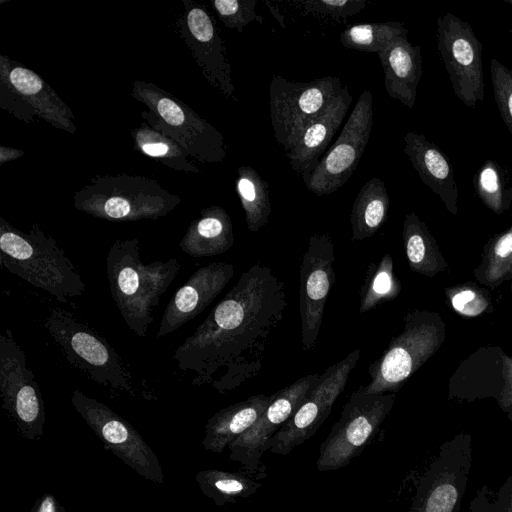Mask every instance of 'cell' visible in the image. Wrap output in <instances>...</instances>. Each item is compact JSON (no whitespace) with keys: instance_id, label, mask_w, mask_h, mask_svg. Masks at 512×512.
Segmentation results:
<instances>
[{"instance_id":"6","label":"cell","mask_w":512,"mask_h":512,"mask_svg":"<svg viewBox=\"0 0 512 512\" xmlns=\"http://www.w3.org/2000/svg\"><path fill=\"white\" fill-rule=\"evenodd\" d=\"M131 96L147 107L145 122L182 146L201 162L218 163L227 157L223 134L186 103L154 83L135 80Z\"/></svg>"},{"instance_id":"18","label":"cell","mask_w":512,"mask_h":512,"mask_svg":"<svg viewBox=\"0 0 512 512\" xmlns=\"http://www.w3.org/2000/svg\"><path fill=\"white\" fill-rule=\"evenodd\" d=\"M176 32L192 54L205 79L226 98L237 100L225 42L214 18L202 4L182 0Z\"/></svg>"},{"instance_id":"10","label":"cell","mask_w":512,"mask_h":512,"mask_svg":"<svg viewBox=\"0 0 512 512\" xmlns=\"http://www.w3.org/2000/svg\"><path fill=\"white\" fill-rule=\"evenodd\" d=\"M343 88L338 77L326 76L295 82L273 75L269 86V109L274 137L285 152L298 141L305 128Z\"/></svg>"},{"instance_id":"30","label":"cell","mask_w":512,"mask_h":512,"mask_svg":"<svg viewBox=\"0 0 512 512\" xmlns=\"http://www.w3.org/2000/svg\"><path fill=\"white\" fill-rule=\"evenodd\" d=\"M134 147L142 154L161 162L168 168L199 173L198 167L189 160V153L174 140L158 132L145 121L130 131Z\"/></svg>"},{"instance_id":"3","label":"cell","mask_w":512,"mask_h":512,"mask_svg":"<svg viewBox=\"0 0 512 512\" xmlns=\"http://www.w3.org/2000/svg\"><path fill=\"white\" fill-rule=\"evenodd\" d=\"M0 264L61 303L86 291V284L72 260L37 223L23 232L0 216Z\"/></svg>"},{"instance_id":"45","label":"cell","mask_w":512,"mask_h":512,"mask_svg":"<svg viewBox=\"0 0 512 512\" xmlns=\"http://www.w3.org/2000/svg\"><path fill=\"white\" fill-rule=\"evenodd\" d=\"M508 418L512 422V408L508 411Z\"/></svg>"},{"instance_id":"39","label":"cell","mask_w":512,"mask_h":512,"mask_svg":"<svg viewBox=\"0 0 512 512\" xmlns=\"http://www.w3.org/2000/svg\"><path fill=\"white\" fill-rule=\"evenodd\" d=\"M306 12L330 16L333 18H348L363 10L366 2L362 0H310L302 1Z\"/></svg>"},{"instance_id":"35","label":"cell","mask_w":512,"mask_h":512,"mask_svg":"<svg viewBox=\"0 0 512 512\" xmlns=\"http://www.w3.org/2000/svg\"><path fill=\"white\" fill-rule=\"evenodd\" d=\"M490 74L496 106L502 121L512 134V69L492 58Z\"/></svg>"},{"instance_id":"2","label":"cell","mask_w":512,"mask_h":512,"mask_svg":"<svg viewBox=\"0 0 512 512\" xmlns=\"http://www.w3.org/2000/svg\"><path fill=\"white\" fill-rule=\"evenodd\" d=\"M138 238L115 240L106 256L111 296L127 327L147 337L153 311L180 271L176 258L144 263Z\"/></svg>"},{"instance_id":"32","label":"cell","mask_w":512,"mask_h":512,"mask_svg":"<svg viewBox=\"0 0 512 512\" xmlns=\"http://www.w3.org/2000/svg\"><path fill=\"white\" fill-rule=\"evenodd\" d=\"M401 292V283L394 272L393 259L385 253L371 263L360 288L359 313H366L379 305L394 300Z\"/></svg>"},{"instance_id":"21","label":"cell","mask_w":512,"mask_h":512,"mask_svg":"<svg viewBox=\"0 0 512 512\" xmlns=\"http://www.w3.org/2000/svg\"><path fill=\"white\" fill-rule=\"evenodd\" d=\"M352 103L349 88L343 86L322 113L303 131L298 141L286 152L289 164L304 184L311 177L321 157L327 152Z\"/></svg>"},{"instance_id":"17","label":"cell","mask_w":512,"mask_h":512,"mask_svg":"<svg viewBox=\"0 0 512 512\" xmlns=\"http://www.w3.org/2000/svg\"><path fill=\"white\" fill-rule=\"evenodd\" d=\"M334 260V244L329 234L312 235L299 271L300 338L306 352L318 342L325 305L335 282Z\"/></svg>"},{"instance_id":"29","label":"cell","mask_w":512,"mask_h":512,"mask_svg":"<svg viewBox=\"0 0 512 512\" xmlns=\"http://www.w3.org/2000/svg\"><path fill=\"white\" fill-rule=\"evenodd\" d=\"M258 479L246 472L216 469L201 470L195 477L201 492L217 506L235 504L239 499L252 496L261 488Z\"/></svg>"},{"instance_id":"42","label":"cell","mask_w":512,"mask_h":512,"mask_svg":"<svg viewBox=\"0 0 512 512\" xmlns=\"http://www.w3.org/2000/svg\"><path fill=\"white\" fill-rule=\"evenodd\" d=\"M25 154L23 150L11 148L8 146H0V165L6 162L16 160Z\"/></svg>"},{"instance_id":"15","label":"cell","mask_w":512,"mask_h":512,"mask_svg":"<svg viewBox=\"0 0 512 512\" xmlns=\"http://www.w3.org/2000/svg\"><path fill=\"white\" fill-rule=\"evenodd\" d=\"M359 357L360 349H355L319 375L292 416L270 440L271 453L288 455L316 433L345 389Z\"/></svg>"},{"instance_id":"16","label":"cell","mask_w":512,"mask_h":512,"mask_svg":"<svg viewBox=\"0 0 512 512\" xmlns=\"http://www.w3.org/2000/svg\"><path fill=\"white\" fill-rule=\"evenodd\" d=\"M373 96L364 90L337 140L321 158L306 188L325 196L342 187L357 169L373 126Z\"/></svg>"},{"instance_id":"33","label":"cell","mask_w":512,"mask_h":512,"mask_svg":"<svg viewBox=\"0 0 512 512\" xmlns=\"http://www.w3.org/2000/svg\"><path fill=\"white\" fill-rule=\"evenodd\" d=\"M404 36L408 30L400 22L360 23L341 32L340 42L347 49L378 54Z\"/></svg>"},{"instance_id":"28","label":"cell","mask_w":512,"mask_h":512,"mask_svg":"<svg viewBox=\"0 0 512 512\" xmlns=\"http://www.w3.org/2000/svg\"><path fill=\"white\" fill-rule=\"evenodd\" d=\"M235 190L239 197L246 226L251 232H258L269 222L271 201L269 184L250 166L237 170Z\"/></svg>"},{"instance_id":"11","label":"cell","mask_w":512,"mask_h":512,"mask_svg":"<svg viewBox=\"0 0 512 512\" xmlns=\"http://www.w3.org/2000/svg\"><path fill=\"white\" fill-rule=\"evenodd\" d=\"M472 462L469 433L460 432L442 444L418 480L409 512H459Z\"/></svg>"},{"instance_id":"13","label":"cell","mask_w":512,"mask_h":512,"mask_svg":"<svg viewBox=\"0 0 512 512\" xmlns=\"http://www.w3.org/2000/svg\"><path fill=\"white\" fill-rule=\"evenodd\" d=\"M71 403L107 450L143 478L159 484L164 482L157 455L129 422L104 403L77 389L71 394Z\"/></svg>"},{"instance_id":"8","label":"cell","mask_w":512,"mask_h":512,"mask_svg":"<svg viewBox=\"0 0 512 512\" xmlns=\"http://www.w3.org/2000/svg\"><path fill=\"white\" fill-rule=\"evenodd\" d=\"M395 398V393L366 394L360 387L355 390L320 445L318 471H335L350 464L373 439Z\"/></svg>"},{"instance_id":"23","label":"cell","mask_w":512,"mask_h":512,"mask_svg":"<svg viewBox=\"0 0 512 512\" xmlns=\"http://www.w3.org/2000/svg\"><path fill=\"white\" fill-rule=\"evenodd\" d=\"M377 55L384 71L387 94L404 106L412 108L422 76L420 46L412 45L408 36H404Z\"/></svg>"},{"instance_id":"24","label":"cell","mask_w":512,"mask_h":512,"mask_svg":"<svg viewBox=\"0 0 512 512\" xmlns=\"http://www.w3.org/2000/svg\"><path fill=\"white\" fill-rule=\"evenodd\" d=\"M274 397L275 393L253 395L216 412L205 424V450L222 453L258 420Z\"/></svg>"},{"instance_id":"31","label":"cell","mask_w":512,"mask_h":512,"mask_svg":"<svg viewBox=\"0 0 512 512\" xmlns=\"http://www.w3.org/2000/svg\"><path fill=\"white\" fill-rule=\"evenodd\" d=\"M475 194L492 212L502 215L512 205V185L507 169L497 161H484L472 179Z\"/></svg>"},{"instance_id":"40","label":"cell","mask_w":512,"mask_h":512,"mask_svg":"<svg viewBox=\"0 0 512 512\" xmlns=\"http://www.w3.org/2000/svg\"><path fill=\"white\" fill-rule=\"evenodd\" d=\"M504 387L498 396L500 407L508 411L512 406V358L506 354L502 355Z\"/></svg>"},{"instance_id":"34","label":"cell","mask_w":512,"mask_h":512,"mask_svg":"<svg viewBox=\"0 0 512 512\" xmlns=\"http://www.w3.org/2000/svg\"><path fill=\"white\" fill-rule=\"evenodd\" d=\"M512 276V226L491 241L485 258L483 278L495 287Z\"/></svg>"},{"instance_id":"37","label":"cell","mask_w":512,"mask_h":512,"mask_svg":"<svg viewBox=\"0 0 512 512\" xmlns=\"http://www.w3.org/2000/svg\"><path fill=\"white\" fill-rule=\"evenodd\" d=\"M445 291L452 308L464 317L479 316L491 307L490 297L475 285L452 286Z\"/></svg>"},{"instance_id":"19","label":"cell","mask_w":512,"mask_h":512,"mask_svg":"<svg viewBox=\"0 0 512 512\" xmlns=\"http://www.w3.org/2000/svg\"><path fill=\"white\" fill-rule=\"evenodd\" d=\"M319 373L308 374L275 393V397L258 420L229 446V459L244 471L260 476L261 459L270 440L303 401Z\"/></svg>"},{"instance_id":"9","label":"cell","mask_w":512,"mask_h":512,"mask_svg":"<svg viewBox=\"0 0 512 512\" xmlns=\"http://www.w3.org/2000/svg\"><path fill=\"white\" fill-rule=\"evenodd\" d=\"M0 108L18 120H43L74 134L75 116L56 91L36 72L0 55Z\"/></svg>"},{"instance_id":"14","label":"cell","mask_w":512,"mask_h":512,"mask_svg":"<svg viewBox=\"0 0 512 512\" xmlns=\"http://www.w3.org/2000/svg\"><path fill=\"white\" fill-rule=\"evenodd\" d=\"M439 57L454 95L467 107L484 100L482 49L472 26L451 12L436 20Z\"/></svg>"},{"instance_id":"4","label":"cell","mask_w":512,"mask_h":512,"mask_svg":"<svg viewBox=\"0 0 512 512\" xmlns=\"http://www.w3.org/2000/svg\"><path fill=\"white\" fill-rule=\"evenodd\" d=\"M180 202L155 179L127 173L96 175L73 195L77 210L111 222L157 220Z\"/></svg>"},{"instance_id":"43","label":"cell","mask_w":512,"mask_h":512,"mask_svg":"<svg viewBox=\"0 0 512 512\" xmlns=\"http://www.w3.org/2000/svg\"><path fill=\"white\" fill-rule=\"evenodd\" d=\"M266 4L270 7V11L273 13V15H275L274 17L275 18L277 17V20L279 21L281 26H284L283 16L281 14H279L278 9H276L275 7H272L270 2H266Z\"/></svg>"},{"instance_id":"36","label":"cell","mask_w":512,"mask_h":512,"mask_svg":"<svg viewBox=\"0 0 512 512\" xmlns=\"http://www.w3.org/2000/svg\"><path fill=\"white\" fill-rule=\"evenodd\" d=\"M211 4L224 26L239 33L253 21L263 23L255 11L257 0H213Z\"/></svg>"},{"instance_id":"41","label":"cell","mask_w":512,"mask_h":512,"mask_svg":"<svg viewBox=\"0 0 512 512\" xmlns=\"http://www.w3.org/2000/svg\"><path fill=\"white\" fill-rule=\"evenodd\" d=\"M30 512H66L65 508L50 493L37 499Z\"/></svg>"},{"instance_id":"46","label":"cell","mask_w":512,"mask_h":512,"mask_svg":"<svg viewBox=\"0 0 512 512\" xmlns=\"http://www.w3.org/2000/svg\"><path fill=\"white\" fill-rule=\"evenodd\" d=\"M506 2L512 5V0H506Z\"/></svg>"},{"instance_id":"27","label":"cell","mask_w":512,"mask_h":512,"mask_svg":"<svg viewBox=\"0 0 512 512\" xmlns=\"http://www.w3.org/2000/svg\"><path fill=\"white\" fill-rule=\"evenodd\" d=\"M405 253L410 269L433 277L444 271L447 263L426 224L414 213H407L402 230Z\"/></svg>"},{"instance_id":"22","label":"cell","mask_w":512,"mask_h":512,"mask_svg":"<svg viewBox=\"0 0 512 512\" xmlns=\"http://www.w3.org/2000/svg\"><path fill=\"white\" fill-rule=\"evenodd\" d=\"M404 153L421 181L439 196L453 215L458 211V188L448 156L425 135L408 131L404 135Z\"/></svg>"},{"instance_id":"44","label":"cell","mask_w":512,"mask_h":512,"mask_svg":"<svg viewBox=\"0 0 512 512\" xmlns=\"http://www.w3.org/2000/svg\"><path fill=\"white\" fill-rule=\"evenodd\" d=\"M467 512H477L475 506L472 503H470V506H469V509Z\"/></svg>"},{"instance_id":"1","label":"cell","mask_w":512,"mask_h":512,"mask_svg":"<svg viewBox=\"0 0 512 512\" xmlns=\"http://www.w3.org/2000/svg\"><path fill=\"white\" fill-rule=\"evenodd\" d=\"M288 305L285 283L270 266L256 263L204 321L175 350L173 359L195 386L210 385L221 394L257 377L276 328Z\"/></svg>"},{"instance_id":"48","label":"cell","mask_w":512,"mask_h":512,"mask_svg":"<svg viewBox=\"0 0 512 512\" xmlns=\"http://www.w3.org/2000/svg\"><path fill=\"white\" fill-rule=\"evenodd\" d=\"M511 408H512V406L509 408V410H510ZM509 410H508V411H509ZM508 411H507V412H508Z\"/></svg>"},{"instance_id":"5","label":"cell","mask_w":512,"mask_h":512,"mask_svg":"<svg viewBox=\"0 0 512 512\" xmlns=\"http://www.w3.org/2000/svg\"><path fill=\"white\" fill-rule=\"evenodd\" d=\"M44 326L70 365L113 393L137 396L128 364L99 332L60 307L48 311Z\"/></svg>"},{"instance_id":"12","label":"cell","mask_w":512,"mask_h":512,"mask_svg":"<svg viewBox=\"0 0 512 512\" xmlns=\"http://www.w3.org/2000/svg\"><path fill=\"white\" fill-rule=\"evenodd\" d=\"M0 397L2 408L28 440L43 434L44 401L24 350L6 328L0 336Z\"/></svg>"},{"instance_id":"26","label":"cell","mask_w":512,"mask_h":512,"mask_svg":"<svg viewBox=\"0 0 512 512\" xmlns=\"http://www.w3.org/2000/svg\"><path fill=\"white\" fill-rule=\"evenodd\" d=\"M390 198L385 183L378 177L368 180L359 190L351 210L352 240L374 236L387 219Z\"/></svg>"},{"instance_id":"20","label":"cell","mask_w":512,"mask_h":512,"mask_svg":"<svg viewBox=\"0 0 512 512\" xmlns=\"http://www.w3.org/2000/svg\"><path fill=\"white\" fill-rule=\"evenodd\" d=\"M233 276L232 263L212 262L198 268L169 300L156 338L173 333L199 315L224 290Z\"/></svg>"},{"instance_id":"7","label":"cell","mask_w":512,"mask_h":512,"mask_svg":"<svg viewBox=\"0 0 512 512\" xmlns=\"http://www.w3.org/2000/svg\"><path fill=\"white\" fill-rule=\"evenodd\" d=\"M445 326L437 313L414 310L405 316L403 331L393 337L370 364L366 394L396 393L441 346Z\"/></svg>"},{"instance_id":"38","label":"cell","mask_w":512,"mask_h":512,"mask_svg":"<svg viewBox=\"0 0 512 512\" xmlns=\"http://www.w3.org/2000/svg\"><path fill=\"white\" fill-rule=\"evenodd\" d=\"M478 512H512V475L494 494L487 486L479 489L471 501Z\"/></svg>"},{"instance_id":"47","label":"cell","mask_w":512,"mask_h":512,"mask_svg":"<svg viewBox=\"0 0 512 512\" xmlns=\"http://www.w3.org/2000/svg\"><path fill=\"white\" fill-rule=\"evenodd\" d=\"M509 32H510V34H511V37H512V27L510 28Z\"/></svg>"},{"instance_id":"25","label":"cell","mask_w":512,"mask_h":512,"mask_svg":"<svg viewBox=\"0 0 512 512\" xmlns=\"http://www.w3.org/2000/svg\"><path fill=\"white\" fill-rule=\"evenodd\" d=\"M234 233L228 212L218 205L200 211L179 242L185 254L194 257H211L227 252L234 245Z\"/></svg>"}]
</instances>
